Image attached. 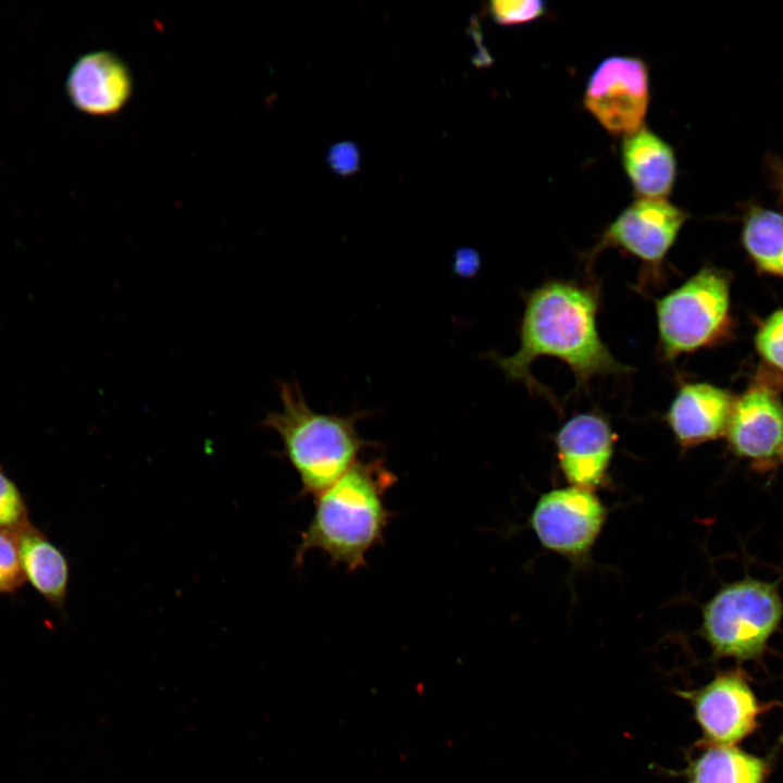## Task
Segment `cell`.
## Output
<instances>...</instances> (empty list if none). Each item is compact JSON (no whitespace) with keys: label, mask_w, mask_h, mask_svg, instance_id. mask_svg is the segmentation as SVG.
Masks as SVG:
<instances>
[{"label":"cell","mask_w":783,"mask_h":783,"mask_svg":"<svg viewBox=\"0 0 783 783\" xmlns=\"http://www.w3.org/2000/svg\"><path fill=\"white\" fill-rule=\"evenodd\" d=\"M599 290L591 283L549 279L524 294L520 346L508 357H488L510 381L523 384L531 394L546 397L558 407L555 396L531 373L539 357H554L572 371L577 388L604 375L627 374L632 369L619 362L602 341L597 328Z\"/></svg>","instance_id":"cell-1"},{"label":"cell","mask_w":783,"mask_h":783,"mask_svg":"<svg viewBox=\"0 0 783 783\" xmlns=\"http://www.w3.org/2000/svg\"><path fill=\"white\" fill-rule=\"evenodd\" d=\"M397 476L383 459L358 460L344 475L315 496L314 511L295 554L301 567L310 550L326 555L332 566L357 571L368 552L383 543L391 512L385 494Z\"/></svg>","instance_id":"cell-2"},{"label":"cell","mask_w":783,"mask_h":783,"mask_svg":"<svg viewBox=\"0 0 783 783\" xmlns=\"http://www.w3.org/2000/svg\"><path fill=\"white\" fill-rule=\"evenodd\" d=\"M278 388L281 408L268 412L261 425L279 437L282 453L300 480L299 495L315 497L344 475L363 449L375 447L357 428L368 413H320L308 405L296 382H282Z\"/></svg>","instance_id":"cell-3"},{"label":"cell","mask_w":783,"mask_h":783,"mask_svg":"<svg viewBox=\"0 0 783 783\" xmlns=\"http://www.w3.org/2000/svg\"><path fill=\"white\" fill-rule=\"evenodd\" d=\"M783 620L779 584L750 576L724 584L703 607L700 634L716 659H760Z\"/></svg>","instance_id":"cell-4"},{"label":"cell","mask_w":783,"mask_h":783,"mask_svg":"<svg viewBox=\"0 0 783 783\" xmlns=\"http://www.w3.org/2000/svg\"><path fill=\"white\" fill-rule=\"evenodd\" d=\"M658 349L666 361L710 347L730 331V283L705 266L655 300Z\"/></svg>","instance_id":"cell-5"},{"label":"cell","mask_w":783,"mask_h":783,"mask_svg":"<svg viewBox=\"0 0 783 783\" xmlns=\"http://www.w3.org/2000/svg\"><path fill=\"white\" fill-rule=\"evenodd\" d=\"M688 219V213L667 199L639 198L624 208L587 252L591 265L599 252L619 248L639 260L646 282H659L662 264Z\"/></svg>","instance_id":"cell-6"},{"label":"cell","mask_w":783,"mask_h":783,"mask_svg":"<svg viewBox=\"0 0 783 783\" xmlns=\"http://www.w3.org/2000/svg\"><path fill=\"white\" fill-rule=\"evenodd\" d=\"M676 694L689 704L701 732L699 742L708 745H737L757 731L767 710L741 668L721 671L706 684Z\"/></svg>","instance_id":"cell-7"},{"label":"cell","mask_w":783,"mask_h":783,"mask_svg":"<svg viewBox=\"0 0 783 783\" xmlns=\"http://www.w3.org/2000/svg\"><path fill=\"white\" fill-rule=\"evenodd\" d=\"M650 98L649 72L635 55H611L592 72L584 108L611 135H629L643 126Z\"/></svg>","instance_id":"cell-8"},{"label":"cell","mask_w":783,"mask_h":783,"mask_svg":"<svg viewBox=\"0 0 783 783\" xmlns=\"http://www.w3.org/2000/svg\"><path fill=\"white\" fill-rule=\"evenodd\" d=\"M606 519V508L589 489L575 486L544 494L533 509L531 525L544 547L572 559L584 557Z\"/></svg>","instance_id":"cell-9"},{"label":"cell","mask_w":783,"mask_h":783,"mask_svg":"<svg viewBox=\"0 0 783 783\" xmlns=\"http://www.w3.org/2000/svg\"><path fill=\"white\" fill-rule=\"evenodd\" d=\"M133 90L134 77L128 65L108 50L82 54L65 79L71 104L80 113L95 117H109L121 112Z\"/></svg>","instance_id":"cell-10"},{"label":"cell","mask_w":783,"mask_h":783,"mask_svg":"<svg viewBox=\"0 0 783 783\" xmlns=\"http://www.w3.org/2000/svg\"><path fill=\"white\" fill-rule=\"evenodd\" d=\"M616 435L606 417L584 412L571 417L556 434L559 467L572 486L592 490L606 478Z\"/></svg>","instance_id":"cell-11"},{"label":"cell","mask_w":783,"mask_h":783,"mask_svg":"<svg viewBox=\"0 0 783 783\" xmlns=\"http://www.w3.org/2000/svg\"><path fill=\"white\" fill-rule=\"evenodd\" d=\"M731 451L756 462L779 456L783 444V405L771 387L757 384L735 399L725 431Z\"/></svg>","instance_id":"cell-12"},{"label":"cell","mask_w":783,"mask_h":783,"mask_svg":"<svg viewBox=\"0 0 783 783\" xmlns=\"http://www.w3.org/2000/svg\"><path fill=\"white\" fill-rule=\"evenodd\" d=\"M734 401L728 390L716 385L683 383L664 420L681 447H695L725 434Z\"/></svg>","instance_id":"cell-13"},{"label":"cell","mask_w":783,"mask_h":783,"mask_svg":"<svg viewBox=\"0 0 783 783\" xmlns=\"http://www.w3.org/2000/svg\"><path fill=\"white\" fill-rule=\"evenodd\" d=\"M621 163L635 195L666 199L674 186L678 164L673 148L643 125L626 135L620 149Z\"/></svg>","instance_id":"cell-14"},{"label":"cell","mask_w":783,"mask_h":783,"mask_svg":"<svg viewBox=\"0 0 783 783\" xmlns=\"http://www.w3.org/2000/svg\"><path fill=\"white\" fill-rule=\"evenodd\" d=\"M25 582L51 606L64 611L70 563L64 552L32 523L16 532Z\"/></svg>","instance_id":"cell-15"},{"label":"cell","mask_w":783,"mask_h":783,"mask_svg":"<svg viewBox=\"0 0 783 783\" xmlns=\"http://www.w3.org/2000/svg\"><path fill=\"white\" fill-rule=\"evenodd\" d=\"M697 750L687 756L680 772L686 783H767L772 763L737 745L720 746L696 743Z\"/></svg>","instance_id":"cell-16"},{"label":"cell","mask_w":783,"mask_h":783,"mask_svg":"<svg viewBox=\"0 0 783 783\" xmlns=\"http://www.w3.org/2000/svg\"><path fill=\"white\" fill-rule=\"evenodd\" d=\"M742 243L759 270L783 277V215L749 204L742 227Z\"/></svg>","instance_id":"cell-17"},{"label":"cell","mask_w":783,"mask_h":783,"mask_svg":"<svg viewBox=\"0 0 783 783\" xmlns=\"http://www.w3.org/2000/svg\"><path fill=\"white\" fill-rule=\"evenodd\" d=\"M29 523L24 495L0 465V530L17 532Z\"/></svg>","instance_id":"cell-18"},{"label":"cell","mask_w":783,"mask_h":783,"mask_svg":"<svg viewBox=\"0 0 783 783\" xmlns=\"http://www.w3.org/2000/svg\"><path fill=\"white\" fill-rule=\"evenodd\" d=\"M24 583L16 532L0 530V594H14Z\"/></svg>","instance_id":"cell-19"},{"label":"cell","mask_w":783,"mask_h":783,"mask_svg":"<svg viewBox=\"0 0 783 783\" xmlns=\"http://www.w3.org/2000/svg\"><path fill=\"white\" fill-rule=\"evenodd\" d=\"M756 348L770 366L783 372V309L768 316L757 331Z\"/></svg>","instance_id":"cell-20"},{"label":"cell","mask_w":783,"mask_h":783,"mask_svg":"<svg viewBox=\"0 0 783 783\" xmlns=\"http://www.w3.org/2000/svg\"><path fill=\"white\" fill-rule=\"evenodd\" d=\"M492 18L499 25L510 26L533 22L544 16L547 5L540 0H504L488 3Z\"/></svg>","instance_id":"cell-21"},{"label":"cell","mask_w":783,"mask_h":783,"mask_svg":"<svg viewBox=\"0 0 783 783\" xmlns=\"http://www.w3.org/2000/svg\"><path fill=\"white\" fill-rule=\"evenodd\" d=\"M328 161L334 171L348 175L359 166V152L355 145L341 142L334 146L328 153Z\"/></svg>","instance_id":"cell-22"},{"label":"cell","mask_w":783,"mask_h":783,"mask_svg":"<svg viewBox=\"0 0 783 783\" xmlns=\"http://www.w3.org/2000/svg\"><path fill=\"white\" fill-rule=\"evenodd\" d=\"M768 166L770 169L774 189L779 196V201L783 206V159L776 156L769 157Z\"/></svg>","instance_id":"cell-23"},{"label":"cell","mask_w":783,"mask_h":783,"mask_svg":"<svg viewBox=\"0 0 783 783\" xmlns=\"http://www.w3.org/2000/svg\"><path fill=\"white\" fill-rule=\"evenodd\" d=\"M779 457H780L781 461L783 462V444H782V447H781V449H780Z\"/></svg>","instance_id":"cell-24"}]
</instances>
